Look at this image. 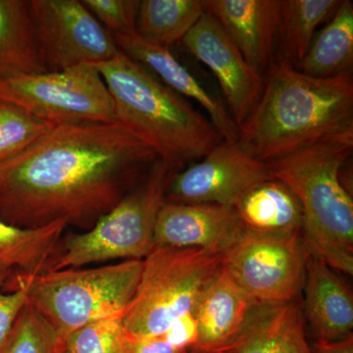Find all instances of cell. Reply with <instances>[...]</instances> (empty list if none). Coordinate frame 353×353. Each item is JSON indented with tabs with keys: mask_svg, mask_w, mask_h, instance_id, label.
Returning <instances> with one entry per match:
<instances>
[{
	"mask_svg": "<svg viewBox=\"0 0 353 353\" xmlns=\"http://www.w3.org/2000/svg\"><path fill=\"white\" fill-rule=\"evenodd\" d=\"M223 255L199 248L158 246L143 260L141 278L122 322L132 339L163 334L192 312Z\"/></svg>",
	"mask_w": 353,
	"mask_h": 353,
	"instance_id": "7",
	"label": "cell"
},
{
	"mask_svg": "<svg viewBox=\"0 0 353 353\" xmlns=\"http://www.w3.org/2000/svg\"><path fill=\"white\" fill-rule=\"evenodd\" d=\"M30 0H0V80L46 73Z\"/></svg>",
	"mask_w": 353,
	"mask_h": 353,
	"instance_id": "21",
	"label": "cell"
},
{
	"mask_svg": "<svg viewBox=\"0 0 353 353\" xmlns=\"http://www.w3.org/2000/svg\"><path fill=\"white\" fill-rule=\"evenodd\" d=\"M68 224L63 220L39 228L9 224L0 217V269L12 275L48 272Z\"/></svg>",
	"mask_w": 353,
	"mask_h": 353,
	"instance_id": "20",
	"label": "cell"
},
{
	"mask_svg": "<svg viewBox=\"0 0 353 353\" xmlns=\"http://www.w3.org/2000/svg\"><path fill=\"white\" fill-rule=\"evenodd\" d=\"M311 347L313 353H353V334L338 341H315Z\"/></svg>",
	"mask_w": 353,
	"mask_h": 353,
	"instance_id": "31",
	"label": "cell"
},
{
	"mask_svg": "<svg viewBox=\"0 0 353 353\" xmlns=\"http://www.w3.org/2000/svg\"><path fill=\"white\" fill-rule=\"evenodd\" d=\"M63 341L27 303L14 323L1 353H63Z\"/></svg>",
	"mask_w": 353,
	"mask_h": 353,
	"instance_id": "26",
	"label": "cell"
},
{
	"mask_svg": "<svg viewBox=\"0 0 353 353\" xmlns=\"http://www.w3.org/2000/svg\"><path fill=\"white\" fill-rule=\"evenodd\" d=\"M182 43L217 79L228 111L240 127L259 101L263 75L245 61L222 26L206 10Z\"/></svg>",
	"mask_w": 353,
	"mask_h": 353,
	"instance_id": "12",
	"label": "cell"
},
{
	"mask_svg": "<svg viewBox=\"0 0 353 353\" xmlns=\"http://www.w3.org/2000/svg\"><path fill=\"white\" fill-rule=\"evenodd\" d=\"M94 66L112 97L116 122L152 146L161 159L183 170L224 141L188 99L121 51Z\"/></svg>",
	"mask_w": 353,
	"mask_h": 353,
	"instance_id": "3",
	"label": "cell"
},
{
	"mask_svg": "<svg viewBox=\"0 0 353 353\" xmlns=\"http://www.w3.org/2000/svg\"><path fill=\"white\" fill-rule=\"evenodd\" d=\"M143 260L94 268H67L34 276L14 274L6 285L21 289L28 303L64 341L85 325L123 318L136 294Z\"/></svg>",
	"mask_w": 353,
	"mask_h": 353,
	"instance_id": "5",
	"label": "cell"
},
{
	"mask_svg": "<svg viewBox=\"0 0 353 353\" xmlns=\"http://www.w3.org/2000/svg\"><path fill=\"white\" fill-rule=\"evenodd\" d=\"M307 255L301 234L245 230L223 254V265L256 305H277L303 296Z\"/></svg>",
	"mask_w": 353,
	"mask_h": 353,
	"instance_id": "9",
	"label": "cell"
},
{
	"mask_svg": "<svg viewBox=\"0 0 353 353\" xmlns=\"http://www.w3.org/2000/svg\"><path fill=\"white\" fill-rule=\"evenodd\" d=\"M123 318H108L90 323L64 339L66 353H131L132 339Z\"/></svg>",
	"mask_w": 353,
	"mask_h": 353,
	"instance_id": "27",
	"label": "cell"
},
{
	"mask_svg": "<svg viewBox=\"0 0 353 353\" xmlns=\"http://www.w3.org/2000/svg\"><path fill=\"white\" fill-rule=\"evenodd\" d=\"M95 19L111 34L137 32L139 1L137 0H82Z\"/></svg>",
	"mask_w": 353,
	"mask_h": 353,
	"instance_id": "28",
	"label": "cell"
},
{
	"mask_svg": "<svg viewBox=\"0 0 353 353\" xmlns=\"http://www.w3.org/2000/svg\"><path fill=\"white\" fill-rule=\"evenodd\" d=\"M11 276V272L0 269V353L6 345L18 315L28 303L27 296L23 290L4 292V285Z\"/></svg>",
	"mask_w": 353,
	"mask_h": 353,
	"instance_id": "29",
	"label": "cell"
},
{
	"mask_svg": "<svg viewBox=\"0 0 353 353\" xmlns=\"http://www.w3.org/2000/svg\"><path fill=\"white\" fill-rule=\"evenodd\" d=\"M63 353H66V352H64Z\"/></svg>",
	"mask_w": 353,
	"mask_h": 353,
	"instance_id": "32",
	"label": "cell"
},
{
	"mask_svg": "<svg viewBox=\"0 0 353 353\" xmlns=\"http://www.w3.org/2000/svg\"><path fill=\"white\" fill-rule=\"evenodd\" d=\"M353 2L341 0L333 17L315 34L297 69L316 78L352 74Z\"/></svg>",
	"mask_w": 353,
	"mask_h": 353,
	"instance_id": "22",
	"label": "cell"
},
{
	"mask_svg": "<svg viewBox=\"0 0 353 353\" xmlns=\"http://www.w3.org/2000/svg\"><path fill=\"white\" fill-rule=\"evenodd\" d=\"M181 170L159 158L148 175L94 226L85 233L62 238L48 271L115 259H145L155 248V223L167 188Z\"/></svg>",
	"mask_w": 353,
	"mask_h": 353,
	"instance_id": "6",
	"label": "cell"
},
{
	"mask_svg": "<svg viewBox=\"0 0 353 353\" xmlns=\"http://www.w3.org/2000/svg\"><path fill=\"white\" fill-rule=\"evenodd\" d=\"M131 353H190L172 345L163 334L132 340Z\"/></svg>",
	"mask_w": 353,
	"mask_h": 353,
	"instance_id": "30",
	"label": "cell"
},
{
	"mask_svg": "<svg viewBox=\"0 0 353 353\" xmlns=\"http://www.w3.org/2000/svg\"><path fill=\"white\" fill-rule=\"evenodd\" d=\"M55 126L13 102L0 99V164L24 152Z\"/></svg>",
	"mask_w": 353,
	"mask_h": 353,
	"instance_id": "25",
	"label": "cell"
},
{
	"mask_svg": "<svg viewBox=\"0 0 353 353\" xmlns=\"http://www.w3.org/2000/svg\"><path fill=\"white\" fill-rule=\"evenodd\" d=\"M253 69L263 75L274 62L281 0H203Z\"/></svg>",
	"mask_w": 353,
	"mask_h": 353,
	"instance_id": "14",
	"label": "cell"
},
{
	"mask_svg": "<svg viewBox=\"0 0 353 353\" xmlns=\"http://www.w3.org/2000/svg\"><path fill=\"white\" fill-rule=\"evenodd\" d=\"M256 306L222 263L192 310L197 341L192 353H216L226 347L241 333Z\"/></svg>",
	"mask_w": 353,
	"mask_h": 353,
	"instance_id": "15",
	"label": "cell"
},
{
	"mask_svg": "<svg viewBox=\"0 0 353 353\" xmlns=\"http://www.w3.org/2000/svg\"><path fill=\"white\" fill-rule=\"evenodd\" d=\"M39 55L48 72L113 59V36L80 0H30Z\"/></svg>",
	"mask_w": 353,
	"mask_h": 353,
	"instance_id": "10",
	"label": "cell"
},
{
	"mask_svg": "<svg viewBox=\"0 0 353 353\" xmlns=\"http://www.w3.org/2000/svg\"><path fill=\"white\" fill-rule=\"evenodd\" d=\"M245 230L234 208L165 201L155 223L154 245L199 248L223 255Z\"/></svg>",
	"mask_w": 353,
	"mask_h": 353,
	"instance_id": "13",
	"label": "cell"
},
{
	"mask_svg": "<svg viewBox=\"0 0 353 353\" xmlns=\"http://www.w3.org/2000/svg\"><path fill=\"white\" fill-rule=\"evenodd\" d=\"M341 0H281L278 41L280 60L299 66L318 27L333 17Z\"/></svg>",
	"mask_w": 353,
	"mask_h": 353,
	"instance_id": "23",
	"label": "cell"
},
{
	"mask_svg": "<svg viewBox=\"0 0 353 353\" xmlns=\"http://www.w3.org/2000/svg\"><path fill=\"white\" fill-rule=\"evenodd\" d=\"M301 297L277 305H257L238 336L216 353H313Z\"/></svg>",
	"mask_w": 353,
	"mask_h": 353,
	"instance_id": "18",
	"label": "cell"
},
{
	"mask_svg": "<svg viewBox=\"0 0 353 353\" xmlns=\"http://www.w3.org/2000/svg\"><path fill=\"white\" fill-rule=\"evenodd\" d=\"M234 210L243 228L254 233L294 234L303 229L301 202L285 183L274 178L248 190Z\"/></svg>",
	"mask_w": 353,
	"mask_h": 353,
	"instance_id": "19",
	"label": "cell"
},
{
	"mask_svg": "<svg viewBox=\"0 0 353 353\" xmlns=\"http://www.w3.org/2000/svg\"><path fill=\"white\" fill-rule=\"evenodd\" d=\"M112 36L121 52L143 65L148 71H152L164 85L183 99H192L203 108L224 141H238L239 127L228 109L176 59L170 48L148 43L137 32Z\"/></svg>",
	"mask_w": 353,
	"mask_h": 353,
	"instance_id": "16",
	"label": "cell"
},
{
	"mask_svg": "<svg viewBox=\"0 0 353 353\" xmlns=\"http://www.w3.org/2000/svg\"><path fill=\"white\" fill-rule=\"evenodd\" d=\"M336 272L307 255L301 304L316 341H338L352 334V294Z\"/></svg>",
	"mask_w": 353,
	"mask_h": 353,
	"instance_id": "17",
	"label": "cell"
},
{
	"mask_svg": "<svg viewBox=\"0 0 353 353\" xmlns=\"http://www.w3.org/2000/svg\"><path fill=\"white\" fill-rule=\"evenodd\" d=\"M273 179L268 163L245 152L238 141H221L208 155L176 172L165 201L234 208L248 190Z\"/></svg>",
	"mask_w": 353,
	"mask_h": 353,
	"instance_id": "11",
	"label": "cell"
},
{
	"mask_svg": "<svg viewBox=\"0 0 353 353\" xmlns=\"http://www.w3.org/2000/svg\"><path fill=\"white\" fill-rule=\"evenodd\" d=\"M205 12L203 0L139 1L137 34L155 46L170 48L182 41Z\"/></svg>",
	"mask_w": 353,
	"mask_h": 353,
	"instance_id": "24",
	"label": "cell"
},
{
	"mask_svg": "<svg viewBox=\"0 0 353 353\" xmlns=\"http://www.w3.org/2000/svg\"><path fill=\"white\" fill-rule=\"evenodd\" d=\"M159 159L119 122L57 125L0 164V217L39 228L63 220L90 229Z\"/></svg>",
	"mask_w": 353,
	"mask_h": 353,
	"instance_id": "1",
	"label": "cell"
},
{
	"mask_svg": "<svg viewBox=\"0 0 353 353\" xmlns=\"http://www.w3.org/2000/svg\"><path fill=\"white\" fill-rule=\"evenodd\" d=\"M0 99L57 126L116 122L112 97L92 64L0 80Z\"/></svg>",
	"mask_w": 353,
	"mask_h": 353,
	"instance_id": "8",
	"label": "cell"
},
{
	"mask_svg": "<svg viewBox=\"0 0 353 353\" xmlns=\"http://www.w3.org/2000/svg\"><path fill=\"white\" fill-rule=\"evenodd\" d=\"M353 141L352 74L306 75L274 60L254 108L239 127L238 143L268 162L323 141Z\"/></svg>",
	"mask_w": 353,
	"mask_h": 353,
	"instance_id": "2",
	"label": "cell"
},
{
	"mask_svg": "<svg viewBox=\"0 0 353 353\" xmlns=\"http://www.w3.org/2000/svg\"><path fill=\"white\" fill-rule=\"evenodd\" d=\"M353 141H323L268 162L272 175L301 202L306 252L334 271L353 274V201L341 181Z\"/></svg>",
	"mask_w": 353,
	"mask_h": 353,
	"instance_id": "4",
	"label": "cell"
}]
</instances>
